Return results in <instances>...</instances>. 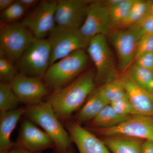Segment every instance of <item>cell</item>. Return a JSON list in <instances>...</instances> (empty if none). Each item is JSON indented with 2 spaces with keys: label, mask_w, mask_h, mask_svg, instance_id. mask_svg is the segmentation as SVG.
I'll use <instances>...</instances> for the list:
<instances>
[{
  "label": "cell",
  "mask_w": 153,
  "mask_h": 153,
  "mask_svg": "<svg viewBox=\"0 0 153 153\" xmlns=\"http://www.w3.org/2000/svg\"><path fill=\"white\" fill-rule=\"evenodd\" d=\"M96 71L86 69L65 87L52 92L47 101L60 121L70 119L95 89Z\"/></svg>",
  "instance_id": "cell-1"
},
{
  "label": "cell",
  "mask_w": 153,
  "mask_h": 153,
  "mask_svg": "<svg viewBox=\"0 0 153 153\" xmlns=\"http://www.w3.org/2000/svg\"><path fill=\"white\" fill-rule=\"evenodd\" d=\"M24 117L40 126L50 137L55 144V153H70L73 150L70 135L49 102L25 106Z\"/></svg>",
  "instance_id": "cell-2"
},
{
  "label": "cell",
  "mask_w": 153,
  "mask_h": 153,
  "mask_svg": "<svg viewBox=\"0 0 153 153\" xmlns=\"http://www.w3.org/2000/svg\"><path fill=\"white\" fill-rule=\"evenodd\" d=\"M84 49L78 50L50 65L43 80L50 91L65 87L87 68L88 57Z\"/></svg>",
  "instance_id": "cell-3"
},
{
  "label": "cell",
  "mask_w": 153,
  "mask_h": 153,
  "mask_svg": "<svg viewBox=\"0 0 153 153\" xmlns=\"http://www.w3.org/2000/svg\"><path fill=\"white\" fill-rule=\"evenodd\" d=\"M37 40L22 22L1 26L0 55L16 63L26 49Z\"/></svg>",
  "instance_id": "cell-4"
},
{
  "label": "cell",
  "mask_w": 153,
  "mask_h": 153,
  "mask_svg": "<svg viewBox=\"0 0 153 153\" xmlns=\"http://www.w3.org/2000/svg\"><path fill=\"white\" fill-rule=\"evenodd\" d=\"M51 47L48 39H38L28 47L16 62L19 73L43 79L50 66Z\"/></svg>",
  "instance_id": "cell-5"
},
{
  "label": "cell",
  "mask_w": 153,
  "mask_h": 153,
  "mask_svg": "<svg viewBox=\"0 0 153 153\" xmlns=\"http://www.w3.org/2000/svg\"><path fill=\"white\" fill-rule=\"evenodd\" d=\"M89 130L104 138L123 137L143 141L152 140L153 117L143 115H134L113 127L91 128Z\"/></svg>",
  "instance_id": "cell-6"
},
{
  "label": "cell",
  "mask_w": 153,
  "mask_h": 153,
  "mask_svg": "<svg viewBox=\"0 0 153 153\" xmlns=\"http://www.w3.org/2000/svg\"><path fill=\"white\" fill-rule=\"evenodd\" d=\"M86 51L95 67L96 83L102 85L119 77L106 36L100 35L91 38Z\"/></svg>",
  "instance_id": "cell-7"
},
{
  "label": "cell",
  "mask_w": 153,
  "mask_h": 153,
  "mask_svg": "<svg viewBox=\"0 0 153 153\" xmlns=\"http://www.w3.org/2000/svg\"><path fill=\"white\" fill-rule=\"evenodd\" d=\"M51 47L50 66L78 50L87 49L90 40L77 29L55 27L48 39Z\"/></svg>",
  "instance_id": "cell-8"
},
{
  "label": "cell",
  "mask_w": 153,
  "mask_h": 153,
  "mask_svg": "<svg viewBox=\"0 0 153 153\" xmlns=\"http://www.w3.org/2000/svg\"><path fill=\"white\" fill-rule=\"evenodd\" d=\"M143 34L137 25L114 31L111 40L114 47L120 71L123 74L133 64L138 43Z\"/></svg>",
  "instance_id": "cell-9"
},
{
  "label": "cell",
  "mask_w": 153,
  "mask_h": 153,
  "mask_svg": "<svg viewBox=\"0 0 153 153\" xmlns=\"http://www.w3.org/2000/svg\"><path fill=\"white\" fill-rule=\"evenodd\" d=\"M57 4V1H41L21 22L37 39H45L56 27L55 14Z\"/></svg>",
  "instance_id": "cell-10"
},
{
  "label": "cell",
  "mask_w": 153,
  "mask_h": 153,
  "mask_svg": "<svg viewBox=\"0 0 153 153\" xmlns=\"http://www.w3.org/2000/svg\"><path fill=\"white\" fill-rule=\"evenodd\" d=\"M79 32L91 40L97 36H107L111 31L109 11L104 1H91L88 5L85 20Z\"/></svg>",
  "instance_id": "cell-11"
},
{
  "label": "cell",
  "mask_w": 153,
  "mask_h": 153,
  "mask_svg": "<svg viewBox=\"0 0 153 153\" xmlns=\"http://www.w3.org/2000/svg\"><path fill=\"white\" fill-rule=\"evenodd\" d=\"M10 84L21 102L26 107L35 106L41 104L50 91L43 79L19 73Z\"/></svg>",
  "instance_id": "cell-12"
},
{
  "label": "cell",
  "mask_w": 153,
  "mask_h": 153,
  "mask_svg": "<svg viewBox=\"0 0 153 153\" xmlns=\"http://www.w3.org/2000/svg\"><path fill=\"white\" fill-rule=\"evenodd\" d=\"M24 118L15 143L25 149L36 152L43 153L48 149H55V144L50 137L32 121Z\"/></svg>",
  "instance_id": "cell-13"
},
{
  "label": "cell",
  "mask_w": 153,
  "mask_h": 153,
  "mask_svg": "<svg viewBox=\"0 0 153 153\" xmlns=\"http://www.w3.org/2000/svg\"><path fill=\"white\" fill-rule=\"evenodd\" d=\"M91 1L82 0L57 1L55 10L56 27L79 30L86 16Z\"/></svg>",
  "instance_id": "cell-14"
},
{
  "label": "cell",
  "mask_w": 153,
  "mask_h": 153,
  "mask_svg": "<svg viewBox=\"0 0 153 153\" xmlns=\"http://www.w3.org/2000/svg\"><path fill=\"white\" fill-rule=\"evenodd\" d=\"M64 126L79 153H111L102 140L74 120L65 121Z\"/></svg>",
  "instance_id": "cell-15"
},
{
  "label": "cell",
  "mask_w": 153,
  "mask_h": 153,
  "mask_svg": "<svg viewBox=\"0 0 153 153\" xmlns=\"http://www.w3.org/2000/svg\"><path fill=\"white\" fill-rule=\"evenodd\" d=\"M120 78L128 97L137 114L153 117V93L138 86L126 73L121 75Z\"/></svg>",
  "instance_id": "cell-16"
},
{
  "label": "cell",
  "mask_w": 153,
  "mask_h": 153,
  "mask_svg": "<svg viewBox=\"0 0 153 153\" xmlns=\"http://www.w3.org/2000/svg\"><path fill=\"white\" fill-rule=\"evenodd\" d=\"M25 107L0 112V153H9L13 147L15 142L11 140L12 133L19 120L24 116Z\"/></svg>",
  "instance_id": "cell-17"
},
{
  "label": "cell",
  "mask_w": 153,
  "mask_h": 153,
  "mask_svg": "<svg viewBox=\"0 0 153 153\" xmlns=\"http://www.w3.org/2000/svg\"><path fill=\"white\" fill-rule=\"evenodd\" d=\"M108 104L109 103L102 95L98 88H95L75 115L74 120L81 125L88 123Z\"/></svg>",
  "instance_id": "cell-18"
},
{
  "label": "cell",
  "mask_w": 153,
  "mask_h": 153,
  "mask_svg": "<svg viewBox=\"0 0 153 153\" xmlns=\"http://www.w3.org/2000/svg\"><path fill=\"white\" fill-rule=\"evenodd\" d=\"M134 0L105 1L108 9L111 30H116L125 21L130 12Z\"/></svg>",
  "instance_id": "cell-19"
},
{
  "label": "cell",
  "mask_w": 153,
  "mask_h": 153,
  "mask_svg": "<svg viewBox=\"0 0 153 153\" xmlns=\"http://www.w3.org/2000/svg\"><path fill=\"white\" fill-rule=\"evenodd\" d=\"M104 138L102 140L111 153H142V140L123 137Z\"/></svg>",
  "instance_id": "cell-20"
},
{
  "label": "cell",
  "mask_w": 153,
  "mask_h": 153,
  "mask_svg": "<svg viewBox=\"0 0 153 153\" xmlns=\"http://www.w3.org/2000/svg\"><path fill=\"white\" fill-rule=\"evenodd\" d=\"M128 117L119 114L109 104L105 107L88 124L91 128H111L121 123Z\"/></svg>",
  "instance_id": "cell-21"
},
{
  "label": "cell",
  "mask_w": 153,
  "mask_h": 153,
  "mask_svg": "<svg viewBox=\"0 0 153 153\" xmlns=\"http://www.w3.org/2000/svg\"><path fill=\"white\" fill-rule=\"evenodd\" d=\"M152 2L153 1L146 0H134L127 18L115 31L130 27L138 25L151 13Z\"/></svg>",
  "instance_id": "cell-22"
},
{
  "label": "cell",
  "mask_w": 153,
  "mask_h": 153,
  "mask_svg": "<svg viewBox=\"0 0 153 153\" xmlns=\"http://www.w3.org/2000/svg\"><path fill=\"white\" fill-rule=\"evenodd\" d=\"M136 85L144 90L153 93V71L133 63L126 72Z\"/></svg>",
  "instance_id": "cell-23"
},
{
  "label": "cell",
  "mask_w": 153,
  "mask_h": 153,
  "mask_svg": "<svg viewBox=\"0 0 153 153\" xmlns=\"http://www.w3.org/2000/svg\"><path fill=\"white\" fill-rule=\"evenodd\" d=\"M97 88L109 104L127 96L120 76L105 82Z\"/></svg>",
  "instance_id": "cell-24"
},
{
  "label": "cell",
  "mask_w": 153,
  "mask_h": 153,
  "mask_svg": "<svg viewBox=\"0 0 153 153\" xmlns=\"http://www.w3.org/2000/svg\"><path fill=\"white\" fill-rule=\"evenodd\" d=\"M22 103L10 83L0 82V112L17 109Z\"/></svg>",
  "instance_id": "cell-25"
},
{
  "label": "cell",
  "mask_w": 153,
  "mask_h": 153,
  "mask_svg": "<svg viewBox=\"0 0 153 153\" xmlns=\"http://www.w3.org/2000/svg\"><path fill=\"white\" fill-rule=\"evenodd\" d=\"M26 10L17 1L1 13V26L14 23L25 15Z\"/></svg>",
  "instance_id": "cell-26"
},
{
  "label": "cell",
  "mask_w": 153,
  "mask_h": 153,
  "mask_svg": "<svg viewBox=\"0 0 153 153\" xmlns=\"http://www.w3.org/2000/svg\"><path fill=\"white\" fill-rule=\"evenodd\" d=\"M13 62L0 55V79L1 82L10 83L18 74L16 67Z\"/></svg>",
  "instance_id": "cell-27"
},
{
  "label": "cell",
  "mask_w": 153,
  "mask_h": 153,
  "mask_svg": "<svg viewBox=\"0 0 153 153\" xmlns=\"http://www.w3.org/2000/svg\"><path fill=\"white\" fill-rule=\"evenodd\" d=\"M110 104L117 113L123 116L129 117L137 114L127 95L113 102Z\"/></svg>",
  "instance_id": "cell-28"
},
{
  "label": "cell",
  "mask_w": 153,
  "mask_h": 153,
  "mask_svg": "<svg viewBox=\"0 0 153 153\" xmlns=\"http://www.w3.org/2000/svg\"><path fill=\"white\" fill-rule=\"evenodd\" d=\"M152 52H153V34L143 35L138 43L134 61L140 55Z\"/></svg>",
  "instance_id": "cell-29"
},
{
  "label": "cell",
  "mask_w": 153,
  "mask_h": 153,
  "mask_svg": "<svg viewBox=\"0 0 153 153\" xmlns=\"http://www.w3.org/2000/svg\"><path fill=\"white\" fill-rule=\"evenodd\" d=\"M134 63L143 68L153 71V52L140 55L135 59Z\"/></svg>",
  "instance_id": "cell-30"
},
{
  "label": "cell",
  "mask_w": 153,
  "mask_h": 153,
  "mask_svg": "<svg viewBox=\"0 0 153 153\" xmlns=\"http://www.w3.org/2000/svg\"><path fill=\"white\" fill-rule=\"evenodd\" d=\"M143 35L153 34V14L151 13L137 25Z\"/></svg>",
  "instance_id": "cell-31"
},
{
  "label": "cell",
  "mask_w": 153,
  "mask_h": 153,
  "mask_svg": "<svg viewBox=\"0 0 153 153\" xmlns=\"http://www.w3.org/2000/svg\"><path fill=\"white\" fill-rule=\"evenodd\" d=\"M17 1L20 3L26 10L36 7L39 2V1L37 0H18Z\"/></svg>",
  "instance_id": "cell-32"
},
{
  "label": "cell",
  "mask_w": 153,
  "mask_h": 153,
  "mask_svg": "<svg viewBox=\"0 0 153 153\" xmlns=\"http://www.w3.org/2000/svg\"><path fill=\"white\" fill-rule=\"evenodd\" d=\"M142 153H153V140L144 141L142 146Z\"/></svg>",
  "instance_id": "cell-33"
},
{
  "label": "cell",
  "mask_w": 153,
  "mask_h": 153,
  "mask_svg": "<svg viewBox=\"0 0 153 153\" xmlns=\"http://www.w3.org/2000/svg\"><path fill=\"white\" fill-rule=\"evenodd\" d=\"M9 153H42V152H33L31 151L25 149L24 148L21 147L19 146H17L15 143L13 147L9 152Z\"/></svg>",
  "instance_id": "cell-34"
},
{
  "label": "cell",
  "mask_w": 153,
  "mask_h": 153,
  "mask_svg": "<svg viewBox=\"0 0 153 153\" xmlns=\"http://www.w3.org/2000/svg\"><path fill=\"white\" fill-rule=\"evenodd\" d=\"M15 1L13 0H0V11L3 12L6 9L8 8L12 5Z\"/></svg>",
  "instance_id": "cell-35"
},
{
  "label": "cell",
  "mask_w": 153,
  "mask_h": 153,
  "mask_svg": "<svg viewBox=\"0 0 153 153\" xmlns=\"http://www.w3.org/2000/svg\"><path fill=\"white\" fill-rule=\"evenodd\" d=\"M151 13L153 14V1L152 5V7H151Z\"/></svg>",
  "instance_id": "cell-36"
},
{
  "label": "cell",
  "mask_w": 153,
  "mask_h": 153,
  "mask_svg": "<svg viewBox=\"0 0 153 153\" xmlns=\"http://www.w3.org/2000/svg\"><path fill=\"white\" fill-rule=\"evenodd\" d=\"M70 153H74V152H73V150H72V151H71V152H70Z\"/></svg>",
  "instance_id": "cell-37"
}]
</instances>
